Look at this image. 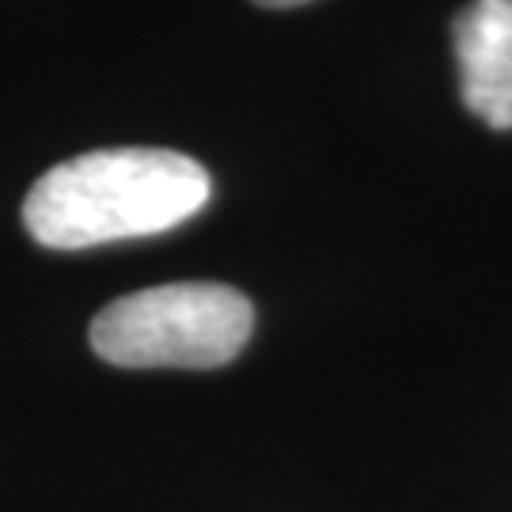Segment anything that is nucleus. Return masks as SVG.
<instances>
[{"mask_svg": "<svg viewBox=\"0 0 512 512\" xmlns=\"http://www.w3.org/2000/svg\"><path fill=\"white\" fill-rule=\"evenodd\" d=\"M209 171L171 148H95L50 167L23 202L35 243L84 251L99 243L156 236L202 213Z\"/></svg>", "mask_w": 512, "mask_h": 512, "instance_id": "nucleus-1", "label": "nucleus"}, {"mask_svg": "<svg viewBox=\"0 0 512 512\" xmlns=\"http://www.w3.org/2000/svg\"><path fill=\"white\" fill-rule=\"evenodd\" d=\"M255 330L251 300L217 281H175L110 300L92 319V349L118 368H220Z\"/></svg>", "mask_w": 512, "mask_h": 512, "instance_id": "nucleus-2", "label": "nucleus"}, {"mask_svg": "<svg viewBox=\"0 0 512 512\" xmlns=\"http://www.w3.org/2000/svg\"><path fill=\"white\" fill-rule=\"evenodd\" d=\"M452 35L467 110L486 126L512 129V0H471Z\"/></svg>", "mask_w": 512, "mask_h": 512, "instance_id": "nucleus-3", "label": "nucleus"}, {"mask_svg": "<svg viewBox=\"0 0 512 512\" xmlns=\"http://www.w3.org/2000/svg\"><path fill=\"white\" fill-rule=\"evenodd\" d=\"M258 8H300V4H308V0H255Z\"/></svg>", "mask_w": 512, "mask_h": 512, "instance_id": "nucleus-4", "label": "nucleus"}]
</instances>
